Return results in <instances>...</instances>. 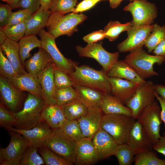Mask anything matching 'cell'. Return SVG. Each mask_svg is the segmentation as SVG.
<instances>
[{"label": "cell", "mask_w": 165, "mask_h": 165, "mask_svg": "<svg viewBox=\"0 0 165 165\" xmlns=\"http://www.w3.org/2000/svg\"><path fill=\"white\" fill-rule=\"evenodd\" d=\"M113 155L117 158L119 165H130L134 162V155L126 143L118 144Z\"/></svg>", "instance_id": "38"}, {"label": "cell", "mask_w": 165, "mask_h": 165, "mask_svg": "<svg viewBox=\"0 0 165 165\" xmlns=\"http://www.w3.org/2000/svg\"><path fill=\"white\" fill-rule=\"evenodd\" d=\"M38 148L29 146L25 152L20 165H41L45 164L41 156L38 153Z\"/></svg>", "instance_id": "41"}, {"label": "cell", "mask_w": 165, "mask_h": 165, "mask_svg": "<svg viewBox=\"0 0 165 165\" xmlns=\"http://www.w3.org/2000/svg\"><path fill=\"white\" fill-rule=\"evenodd\" d=\"M26 21L11 26L0 28L7 38L18 42L25 35Z\"/></svg>", "instance_id": "39"}, {"label": "cell", "mask_w": 165, "mask_h": 165, "mask_svg": "<svg viewBox=\"0 0 165 165\" xmlns=\"http://www.w3.org/2000/svg\"><path fill=\"white\" fill-rule=\"evenodd\" d=\"M107 75L109 77L124 79L131 81L138 86L146 81L141 79L124 60L117 61L108 71Z\"/></svg>", "instance_id": "23"}, {"label": "cell", "mask_w": 165, "mask_h": 165, "mask_svg": "<svg viewBox=\"0 0 165 165\" xmlns=\"http://www.w3.org/2000/svg\"><path fill=\"white\" fill-rule=\"evenodd\" d=\"M153 25L132 26L127 31V37L117 46L119 52H130L144 45Z\"/></svg>", "instance_id": "13"}, {"label": "cell", "mask_w": 165, "mask_h": 165, "mask_svg": "<svg viewBox=\"0 0 165 165\" xmlns=\"http://www.w3.org/2000/svg\"><path fill=\"white\" fill-rule=\"evenodd\" d=\"M161 108L156 101L147 107L137 119L155 145L161 137L160 126L163 122Z\"/></svg>", "instance_id": "8"}, {"label": "cell", "mask_w": 165, "mask_h": 165, "mask_svg": "<svg viewBox=\"0 0 165 165\" xmlns=\"http://www.w3.org/2000/svg\"><path fill=\"white\" fill-rule=\"evenodd\" d=\"M75 84L86 86L111 93V86L107 73L103 70H96L88 65L77 66L75 71L69 75Z\"/></svg>", "instance_id": "1"}, {"label": "cell", "mask_w": 165, "mask_h": 165, "mask_svg": "<svg viewBox=\"0 0 165 165\" xmlns=\"http://www.w3.org/2000/svg\"><path fill=\"white\" fill-rule=\"evenodd\" d=\"M55 95L56 104L63 106L78 99L75 89L70 86L60 89H56Z\"/></svg>", "instance_id": "37"}, {"label": "cell", "mask_w": 165, "mask_h": 165, "mask_svg": "<svg viewBox=\"0 0 165 165\" xmlns=\"http://www.w3.org/2000/svg\"><path fill=\"white\" fill-rule=\"evenodd\" d=\"M126 144L134 155L152 150L153 146L144 129L137 120L130 131Z\"/></svg>", "instance_id": "17"}, {"label": "cell", "mask_w": 165, "mask_h": 165, "mask_svg": "<svg viewBox=\"0 0 165 165\" xmlns=\"http://www.w3.org/2000/svg\"><path fill=\"white\" fill-rule=\"evenodd\" d=\"M37 34L40 38L41 47L50 55L56 67L68 75L73 72L77 64L61 53L56 45V38L44 28Z\"/></svg>", "instance_id": "9"}, {"label": "cell", "mask_w": 165, "mask_h": 165, "mask_svg": "<svg viewBox=\"0 0 165 165\" xmlns=\"http://www.w3.org/2000/svg\"><path fill=\"white\" fill-rule=\"evenodd\" d=\"M152 52L155 55L165 57V38L158 44Z\"/></svg>", "instance_id": "51"}, {"label": "cell", "mask_w": 165, "mask_h": 165, "mask_svg": "<svg viewBox=\"0 0 165 165\" xmlns=\"http://www.w3.org/2000/svg\"><path fill=\"white\" fill-rule=\"evenodd\" d=\"M110 6L112 9L118 7L123 0H108Z\"/></svg>", "instance_id": "55"}, {"label": "cell", "mask_w": 165, "mask_h": 165, "mask_svg": "<svg viewBox=\"0 0 165 165\" xmlns=\"http://www.w3.org/2000/svg\"><path fill=\"white\" fill-rule=\"evenodd\" d=\"M153 149L165 156V132L153 145Z\"/></svg>", "instance_id": "50"}, {"label": "cell", "mask_w": 165, "mask_h": 165, "mask_svg": "<svg viewBox=\"0 0 165 165\" xmlns=\"http://www.w3.org/2000/svg\"><path fill=\"white\" fill-rule=\"evenodd\" d=\"M32 14L28 9H20L16 12H12L6 26H11L26 21Z\"/></svg>", "instance_id": "45"}, {"label": "cell", "mask_w": 165, "mask_h": 165, "mask_svg": "<svg viewBox=\"0 0 165 165\" xmlns=\"http://www.w3.org/2000/svg\"><path fill=\"white\" fill-rule=\"evenodd\" d=\"M92 140L99 160L113 155L118 145L113 138L101 127Z\"/></svg>", "instance_id": "19"}, {"label": "cell", "mask_w": 165, "mask_h": 165, "mask_svg": "<svg viewBox=\"0 0 165 165\" xmlns=\"http://www.w3.org/2000/svg\"><path fill=\"white\" fill-rule=\"evenodd\" d=\"M77 0H53L49 9L51 12L67 14L73 12Z\"/></svg>", "instance_id": "40"}, {"label": "cell", "mask_w": 165, "mask_h": 165, "mask_svg": "<svg viewBox=\"0 0 165 165\" xmlns=\"http://www.w3.org/2000/svg\"><path fill=\"white\" fill-rule=\"evenodd\" d=\"M77 144L59 128L52 130L44 145L73 164L75 160Z\"/></svg>", "instance_id": "6"}, {"label": "cell", "mask_w": 165, "mask_h": 165, "mask_svg": "<svg viewBox=\"0 0 165 165\" xmlns=\"http://www.w3.org/2000/svg\"><path fill=\"white\" fill-rule=\"evenodd\" d=\"M40 7V0H20L15 6L14 8L28 9L33 14Z\"/></svg>", "instance_id": "46"}, {"label": "cell", "mask_w": 165, "mask_h": 165, "mask_svg": "<svg viewBox=\"0 0 165 165\" xmlns=\"http://www.w3.org/2000/svg\"><path fill=\"white\" fill-rule=\"evenodd\" d=\"M52 59L48 53L42 47L29 59L25 61L24 66L27 72L37 75L44 69Z\"/></svg>", "instance_id": "27"}, {"label": "cell", "mask_w": 165, "mask_h": 165, "mask_svg": "<svg viewBox=\"0 0 165 165\" xmlns=\"http://www.w3.org/2000/svg\"><path fill=\"white\" fill-rule=\"evenodd\" d=\"M37 150L46 165L73 164L55 153L45 145L38 148Z\"/></svg>", "instance_id": "35"}, {"label": "cell", "mask_w": 165, "mask_h": 165, "mask_svg": "<svg viewBox=\"0 0 165 165\" xmlns=\"http://www.w3.org/2000/svg\"><path fill=\"white\" fill-rule=\"evenodd\" d=\"M0 94L1 103L12 112H16L23 97L22 91L15 87L9 79L0 76Z\"/></svg>", "instance_id": "18"}, {"label": "cell", "mask_w": 165, "mask_h": 165, "mask_svg": "<svg viewBox=\"0 0 165 165\" xmlns=\"http://www.w3.org/2000/svg\"><path fill=\"white\" fill-rule=\"evenodd\" d=\"M46 105L42 97L29 93L21 110L13 112L16 118V128L28 130L42 121V112Z\"/></svg>", "instance_id": "2"}, {"label": "cell", "mask_w": 165, "mask_h": 165, "mask_svg": "<svg viewBox=\"0 0 165 165\" xmlns=\"http://www.w3.org/2000/svg\"><path fill=\"white\" fill-rule=\"evenodd\" d=\"M7 38L6 36L3 31L0 29V44L3 43Z\"/></svg>", "instance_id": "56"}, {"label": "cell", "mask_w": 165, "mask_h": 165, "mask_svg": "<svg viewBox=\"0 0 165 165\" xmlns=\"http://www.w3.org/2000/svg\"><path fill=\"white\" fill-rule=\"evenodd\" d=\"M123 10L131 13L132 26L151 25L157 15L155 5L147 0H134L125 6Z\"/></svg>", "instance_id": "10"}, {"label": "cell", "mask_w": 165, "mask_h": 165, "mask_svg": "<svg viewBox=\"0 0 165 165\" xmlns=\"http://www.w3.org/2000/svg\"><path fill=\"white\" fill-rule=\"evenodd\" d=\"M103 113L101 108H88L86 113L78 119L84 138L92 140L101 128Z\"/></svg>", "instance_id": "14"}, {"label": "cell", "mask_w": 165, "mask_h": 165, "mask_svg": "<svg viewBox=\"0 0 165 165\" xmlns=\"http://www.w3.org/2000/svg\"><path fill=\"white\" fill-rule=\"evenodd\" d=\"M131 26V22L121 24L117 21H110L105 27V38L111 42L114 41L120 33L127 31Z\"/></svg>", "instance_id": "33"}, {"label": "cell", "mask_w": 165, "mask_h": 165, "mask_svg": "<svg viewBox=\"0 0 165 165\" xmlns=\"http://www.w3.org/2000/svg\"><path fill=\"white\" fill-rule=\"evenodd\" d=\"M16 120L13 112L9 110L2 103L0 104V125L6 129L15 127Z\"/></svg>", "instance_id": "44"}, {"label": "cell", "mask_w": 165, "mask_h": 165, "mask_svg": "<svg viewBox=\"0 0 165 165\" xmlns=\"http://www.w3.org/2000/svg\"><path fill=\"white\" fill-rule=\"evenodd\" d=\"M6 129L19 133L27 140L29 146L37 148L44 145L52 131L48 125L43 121L30 129H19L13 127Z\"/></svg>", "instance_id": "16"}, {"label": "cell", "mask_w": 165, "mask_h": 165, "mask_svg": "<svg viewBox=\"0 0 165 165\" xmlns=\"http://www.w3.org/2000/svg\"><path fill=\"white\" fill-rule=\"evenodd\" d=\"M21 62L24 67L26 60L31 56L30 52L33 49L41 47V40L36 35H25L18 42Z\"/></svg>", "instance_id": "30"}, {"label": "cell", "mask_w": 165, "mask_h": 165, "mask_svg": "<svg viewBox=\"0 0 165 165\" xmlns=\"http://www.w3.org/2000/svg\"><path fill=\"white\" fill-rule=\"evenodd\" d=\"M53 0H40V7L45 9H48Z\"/></svg>", "instance_id": "54"}, {"label": "cell", "mask_w": 165, "mask_h": 165, "mask_svg": "<svg viewBox=\"0 0 165 165\" xmlns=\"http://www.w3.org/2000/svg\"><path fill=\"white\" fill-rule=\"evenodd\" d=\"M9 80L15 87L19 90L26 91L42 97L41 87L36 75L28 72L17 74Z\"/></svg>", "instance_id": "21"}, {"label": "cell", "mask_w": 165, "mask_h": 165, "mask_svg": "<svg viewBox=\"0 0 165 165\" xmlns=\"http://www.w3.org/2000/svg\"><path fill=\"white\" fill-rule=\"evenodd\" d=\"M103 0H83L76 6L72 12L78 13L86 11L93 8L99 2Z\"/></svg>", "instance_id": "48"}, {"label": "cell", "mask_w": 165, "mask_h": 165, "mask_svg": "<svg viewBox=\"0 0 165 165\" xmlns=\"http://www.w3.org/2000/svg\"><path fill=\"white\" fill-rule=\"evenodd\" d=\"M8 130L10 140L6 148L0 149V165H20L29 143L19 133Z\"/></svg>", "instance_id": "7"}, {"label": "cell", "mask_w": 165, "mask_h": 165, "mask_svg": "<svg viewBox=\"0 0 165 165\" xmlns=\"http://www.w3.org/2000/svg\"><path fill=\"white\" fill-rule=\"evenodd\" d=\"M87 18L82 14L51 12L46 27L47 31L56 38L64 35L70 36L77 31L78 26Z\"/></svg>", "instance_id": "4"}, {"label": "cell", "mask_w": 165, "mask_h": 165, "mask_svg": "<svg viewBox=\"0 0 165 165\" xmlns=\"http://www.w3.org/2000/svg\"><path fill=\"white\" fill-rule=\"evenodd\" d=\"M111 93L119 98L123 104L127 101L135 93L137 86L134 82L122 79L109 77Z\"/></svg>", "instance_id": "20"}, {"label": "cell", "mask_w": 165, "mask_h": 165, "mask_svg": "<svg viewBox=\"0 0 165 165\" xmlns=\"http://www.w3.org/2000/svg\"><path fill=\"white\" fill-rule=\"evenodd\" d=\"M0 48L12 64L17 74H22L27 72L25 70L21 62L18 42L7 38L0 45Z\"/></svg>", "instance_id": "28"}, {"label": "cell", "mask_w": 165, "mask_h": 165, "mask_svg": "<svg viewBox=\"0 0 165 165\" xmlns=\"http://www.w3.org/2000/svg\"><path fill=\"white\" fill-rule=\"evenodd\" d=\"M154 91V84L151 81H146L137 86L135 93L126 104L131 110L134 119H137L145 108L155 102Z\"/></svg>", "instance_id": "12"}, {"label": "cell", "mask_w": 165, "mask_h": 165, "mask_svg": "<svg viewBox=\"0 0 165 165\" xmlns=\"http://www.w3.org/2000/svg\"><path fill=\"white\" fill-rule=\"evenodd\" d=\"M124 61L141 79L145 80L159 75L158 73L154 70L153 65L155 64H161L165 61V57L149 55L142 47L130 52L126 57Z\"/></svg>", "instance_id": "3"}, {"label": "cell", "mask_w": 165, "mask_h": 165, "mask_svg": "<svg viewBox=\"0 0 165 165\" xmlns=\"http://www.w3.org/2000/svg\"><path fill=\"white\" fill-rule=\"evenodd\" d=\"M13 8L8 4L0 3V27L6 26L9 18L12 12Z\"/></svg>", "instance_id": "47"}, {"label": "cell", "mask_w": 165, "mask_h": 165, "mask_svg": "<svg viewBox=\"0 0 165 165\" xmlns=\"http://www.w3.org/2000/svg\"><path fill=\"white\" fill-rule=\"evenodd\" d=\"M154 94L156 98L159 102L161 108V116L163 122L164 123L165 127V100L158 95L155 91Z\"/></svg>", "instance_id": "52"}, {"label": "cell", "mask_w": 165, "mask_h": 165, "mask_svg": "<svg viewBox=\"0 0 165 165\" xmlns=\"http://www.w3.org/2000/svg\"><path fill=\"white\" fill-rule=\"evenodd\" d=\"M165 38V25L161 26L157 24L153 25V30L144 45L148 52L153 51L158 44Z\"/></svg>", "instance_id": "32"}, {"label": "cell", "mask_w": 165, "mask_h": 165, "mask_svg": "<svg viewBox=\"0 0 165 165\" xmlns=\"http://www.w3.org/2000/svg\"><path fill=\"white\" fill-rule=\"evenodd\" d=\"M105 38L104 30H101L94 31L83 38L84 41L88 44H93L102 40Z\"/></svg>", "instance_id": "49"}, {"label": "cell", "mask_w": 165, "mask_h": 165, "mask_svg": "<svg viewBox=\"0 0 165 165\" xmlns=\"http://www.w3.org/2000/svg\"><path fill=\"white\" fill-rule=\"evenodd\" d=\"M130 0V1H134V0Z\"/></svg>", "instance_id": "59"}, {"label": "cell", "mask_w": 165, "mask_h": 165, "mask_svg": "<svg viewBox=\"0 0 165 165\" xmlns=\"http://www.w3.org/2000/svg\"><path fill=\"white\" fill-rule=\"evenodd\" d=\"M78 99L87 108H101L105 94L99 90L90 87L75 84Z\"/></svg>", "instance_id": "24"}, {"label": "cell", "mask_w": 165, "mask_h": 165, "mask_svg": "<svg viewBox=\"0 0 165 165\" xmlns=\"http://www.w3.org/2000/svg\"><path fill=\"white\" fill-rule=\"evenodd\" d=\"M51 13L50 10L40 7L26 21L25 35H36L46 27Z\"/></svg>", "instance_id": "26"}, {"label": "cell", "mask_w": 165, "mask_h": 165, "mask_svg": "<svg viewBox=\"0 0 165 165\" xmlns=\"http://www.w3.org/2000/svg\"><path fill=\"white\" fill-rule=\"evenodd\" d=\"M53 78L56 89L74 86L75 85L69 75L57 68L56 65L54 70Z\"/></svg>", "instance_id": "42"}, {"label": "cell", "mask_w": 165, "mask_h": 165, "mask_svg": "<svg viewBox=\"0 0 165 165\" xmlns=\"http://www.w3.org/2000/svg\"><path fill=\"white\" fill-rule=\"evenodd\" d=\"M42 120L52 130L60 128L67 120L62 107L57 104L46 105L41 114Z\"/></svg>", "instance_id": "25"}, {"label": "cell", "mask_w": 165, "mask_h": 165, "mask_svg": "<svg viewBox=\"0 0 165 165\" xmlns=\"http://www.w3.org/2000/svg\"><path fill=\"white\" fill-rule=\"evenodd\" d=\"M20 0H13L12 4L11 5L13 9H14L15 5L19 2Z\"/></svg>", "instance_id": "57"}, {"label": "cell", "mask_w": 165, "mask_h": 165, "mask_svg": "<svg viewBox=\"0 0 165 165\" xmlns=\"http://www.w3.org/2000/svg\"><path fill=\"white\" fill-rule=\"evenodd\" d=\"M132 116L120 114H104L101 127L109 134L118 144L126 143L136 122Z\"/></svg>", "instance_id": "5"}, {"label": "cell", "mask_w": 165, "mask_h": 165, "mask_svg": "<svg viewBox=\"0 0 165 165\" xmlns=\"http://www.w3.org/2000/svg\"><path fill=\"white\" fill-rule=\"evenodd\" d=\"M104 114H120L132 116L131 110L118 98L105 94L101 108Z\"/></svg>", "instance_id": "29"}, {"label": "cell", "mask_w": 165, "mask_h": 165, "mask_svg": "<svg viewBox=\"0 0 165 165\" xmlns=\"http://www.w3.org/2000/svg\"><path fill=\"white\" fill-rule=\"evenodd\" d=\"M134 162L135 165H165V159L159 158L152 150L135 155Z\"/></svg>", "instance_id": "34"}, {"label": "cell", "mask_w": 165, "mask_h": 165, "mask_svg": "<svg viewBox=\"0 0 165 165\" xmlns=\"http://www.w3.org/2000/svg\"><path fill=\"white\" fill-rule=\"evenodd\" d=\"M60 129L77 143L84 138L78 119L67 120Z\"/></svg>", "instance_id": "36"}, {"label": "cell", "mask_w": 165, "mask_h": 165, "mask_svg": "<svg viewBox=\"0 0 165 165\" xmlns=\"http://www.w3.org/2000/svg\"><path fill=\"white\" fill-rule=\"evenodd\" d=\"M55 66L53 62H50L36 75L41 87L42 97L46 105L56 104L53 78Z\"/></svg>", "instance_id": "15"}, {"label": "cell", "mask_w": 165, "mask_h": 165, "mask_svg": "<svg viewBox=\"0 0 165 165\" xmlns=\"http://www.w3.org/2000/svg\"><path fill=\"white\" fill-rule=\"evenodd\" d=\"M154 89L157 94L165 100V85L154 84Z\"/></svg>", "instance_id": "53"}, {"label": "cell", "mask_w": 165, "mask_h": 165, "mask_svg": "<svg viewBox=\"0 0 165 165\" xmlns=\"http://www.w3.org/2000/svg\"><path fill=\"white\" fill-rule=\"evenodd\" d=\"M61 106L68 120L78 119L86 113L87 110L78 99Z\"/></svg>", "instance_id": "31"}, {"label": "cell", "mask_w": 165, "mask_h": 165, "mask_svg": "<svg viewBox=\"0 0 165 165\" xmlns=\"http://www.w3.org/2000/svg\"><path fill=\"white\" fill-rule=\"evenodd\" d=\"M99 160L92 140L84 138L77 143L75 164L90 165Z\"/></svg>", "instance_id": "22"}, {"label": "cell", "mask_w": 165, "mask_h": 165, "mask_svg": "<svg viewBox=\"0 0 165 165\" xmlns=\"http://www.w3.org/2000/svg\"><path fill=\"white\" fill-rule=\"evenodd\" d=\"M0 76L9 80L17 74L0 48Z\"/></svg>", "instance_id": "43"}, {"label": "cell", "mask_w": 165, "mask_h": 165, "mask_svg": "<svg viewBox=\"0 0 165 165\" xmlns=\"http://www.w3.org/2000/svg\"><path fill=\"white\" fill-rule=\"evenodd\" d=\"M3 1L6 2L7 4L10 5L12 4L13 0H2Z\"/></svg>", "instance_id": "58"}, {"label": "cell", "mask_w": 165, "mask_h": 165, "mask_svg": "<svg viewBox=\"0 0 165 165\" xmlns=\"http://www.w3.org/2000/svg\"><path fill=\"white\" fill-rule=\"evenodd\" d=\"M102 42L88 44L83 47L79 45L75 47L79 56L93 58L102 66L107 73L114 64L118 60V52L111 53L108 52L103 47Z\"/></svg>", "instance_id": "11"}]
</instances>
